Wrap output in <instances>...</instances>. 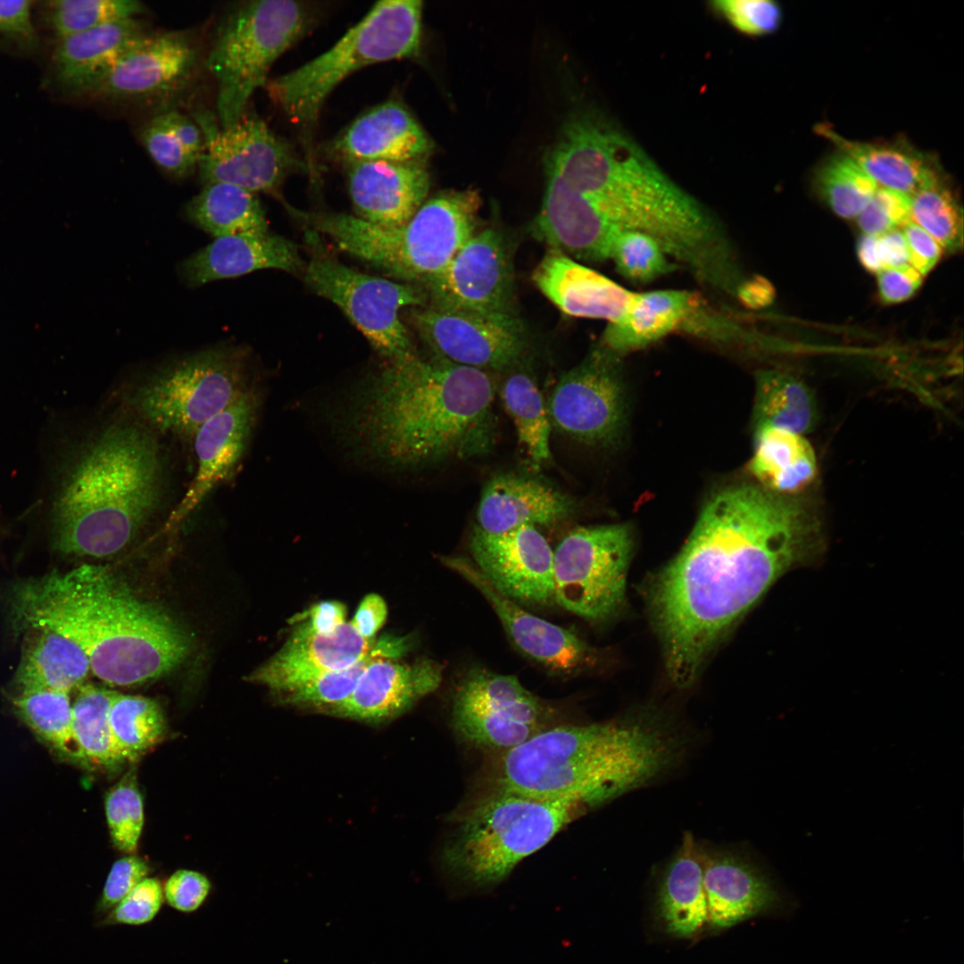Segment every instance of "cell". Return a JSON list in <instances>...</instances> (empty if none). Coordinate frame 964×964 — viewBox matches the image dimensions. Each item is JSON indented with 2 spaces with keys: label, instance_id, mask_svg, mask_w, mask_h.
<instances>
[{
  "label": "cell",
  "instance_id": "1",
  "mask_svg": "<svg viewBox=\"0 0 964 964\" xmlns=\"http://www.w3.org/2000/svg\"><path fill=\"white\" fill-rule=\"evenodd\" d=\"M823 552L821 522L797 495L750 485L713 494L650 588L671 680L688 686L729 626L781 576L814 565Z\"/></svg>",
  "mask_w": 964,
  "mask_h": 964
},
{
  "label": "cell",
  "instance_id": "2",
  "mask_svg": "<svg viewBox=\"0 0 964 964\" xmlns=\"http://www.w3.org/2000/svg\"><path fill=\"white\" fill-rule=\"evenodd\" d=\"M490 372L416 353L386 364L350 396L345 428L372 457L414 468L489 450Z\"/></svg>",
  "mask_w": 964,
  "mask_h": 964
},
{
  "label": "cell",
  "instance_id": "3",
  "mask_svg": "<svg viewBox=\"0 0 964 964\" xmlns=\"http://www.w3.org/2000/svg\"><path fill=\"white\" fill-rule=\"evenodd\" d=\"M19 628L44 627L74 642L103 682L130 686L159 677L186 657L185 634L104 567L85 564L21 583L12 601Z\"/></svg>",
  "mask_w": 964,
  "mask_h": 964
},
{
  "label": "cell",
  "instance_id": "4",
  "mask_svg": "<svg viewBox=\"0 0 964 964\" xmlns=\"http://www.w3.org/2000/svg\"><path fill=\"white\" fill-rule=\"evenodd\" d=\"M681 750L678 735L641 719L548 727L500 753L493 788L587 809L645 785Z\"/></svg>",
  "mask_w": 964,
  "mask_h": 964
},
{
  "label": "cell",
  "instance_id": "5",
  "mask_svg": "<svg viewBox=\"0 0 964 964\" xmlns=\"http://www.w3.org/2000/svg\"><path fill=\"white\" fill-rule=\"evenodd\" d=\"M162 464L155 438L143 426L105 427L83 450L58 496L57 550L105 558L126 548L161 507Z\"/></svg>",
  "mask_w": 964,
  "mask_h": 964
},
{
  "label": "cell",
  "instance_id": "6",
  "mask_svg": "<svg viewBox=\"0 0 964 964\" xmlns=\"http://www.w3.org/2000/svg\"><path fill=\"white\" fill-rule=\"evenodd\" d=\"M480 204L474 189L445 191L394 228L348 214L298 215L341 250L391 277L424 284L444 270L476 233Z\"/></svg>",
  "mask_w": 964,
  "mask_h": 964
},
{
  "label": "cell",
  "instance_id": "7",
  "mask_svg": "<svg viewBox=\"0 0 964 964\" xmlns=\"http://www.w3.org/2000/svg\"><path fill=\"white\" fill-rule=\"evenodd\" d=\"M586 810L577 803L492 788L459 821L445 847L444 864L466 885H497Z\"/></svg>",
  "mask_w": 964,
  "mask_h": 964
},
{
  "label": "cell",
  "instance_id": "8",
  "mask_svg": "<svg viewBox=\"0 0 964 964\" xmlns=\"http://www.w3.org/2000/svg\"><path fill=\"white\" fill-rule=\"evenodd\" d=\"M421 18L419 0L377 3L328 50L266 83L270 99L308 133L328 95L346 77L368 65L418 54Z\"/></svg>",
  "mask_w": 964,
  "mask_h": 964
},
{
  "label": "cell",
  "instance_id": "9",
  "mask_svg": "<svg viewBox=\"0 0 964 964\" xmlns=\"http://www.w3.org/2000/svg\"><path fill=\"white\" fill-rule=\"evenodd\" d=\"M310 14L299 2L262 0L242 3L224 15L204 62L217 83L220 127L245 115L275 61L305 33Z\"/></svg>",
  "mask_w": 964,
  "mask_h": 964
},
{
  "label": "cell",
  "instance_id": "10",
  "mask_svg": "<svg viewBox=\"0 0 964 964\" xmlns=\"http://www.w3.org/2000/svg\"><path fill=\"white\" fill-rule=\"evenodd\" d=\"M244 352L220 346L176 359L145 377L131 391L132 410L155 430L195 435L211 418L251 389Z\"/></svg>",
  "mask_w": 964,
  "mask_h": 964
},
{
  "label": "cell",
  "instance_id": "11",
  "mask_svg": "<svg viewBox=\"0 0 964 964\" xmlns=\"http://www.w3.org/2000/svg\"><path fill=\"white\" fill-rule=\"evenodd\" d=\"M632 544L624 524L569 532L553 551L554 602L591 621L616 614L625 601Z\"/></svg>",
  "mask_w": 964,
  "mask_h": 964
},
{
  "label": "cell",
  "instance_id": "12",
  "mask_svg": "<svg viewBox=\"0 0 964 964\" xmlns=\"http://www.w3.org/2000/svg\"><path fill=\"white\" fill-rule=\"evenodd\" d=\"M304 279L313 292L337 304L387 361L416 353L399 312L425 302L426 295L417 287L359 272L326 256L310 261Z\"/></svg>",
  "mask_w": 964,
  "mask_h": 964
},
{
  "label": "cell",
  "instance_id": "13",
  "mask_svg": "<svg viewBox=\"0 0 964 964\" xmlns=\"http://www.w3.org/2000/svg\"><path fill=\"white\" fill-rule=\"evenodd\" d=\"M548 712L515 676L486 669L469 670L452 702V726L464 743L507 752L548 728Z\"/></svg>",
  "mask_w": 964,
  "mask_h": 964
},
{
  "label": "cell",
  "instance_id": "14",
  "mask_svg": "<svg viewBox=\"0 0 964 964\" xmlns=\"http://www.w3.org/2000/svg\"><path fill=\"white\" fill-rule=\"evenodd\" d=\"M204 138L197 169L203 185L227 183L251 193H273L305 164L292 146L257 117L220 127L209 112L195 114Z\"/></svg>",
  "mask_w": 964,
  "mask_h": 964
},
{
  "label": "cell",
  "instance_id": "15",
  "mask_svg": "<svg viewBox=\"0 0 964 964\" xmlns=\"http://www.w3.org/2000/svg\"><path fill=\"white\" fill-rule=\"evenodd\" d=\"M620 356L601 343L558 381L547 406L551 424L586 445H607L621 434L625 401Z\"/></svg>",
  "mask_w": 964,
  "mask_h": 964
},
{
  "label": "cell",
  "instance_id": "16",
  "mask_svg": "<svg viewBox=\"0 0 964 964\" xmlns=\"http://www.w3.org/2000/svg\"><path fill=\"white\" fill-rule=\"evenodd\" d=\"M413 323L434 356L485 371L508 370L525 356L528 331L515 312L440 311L412 312Z\"/></svg>",
  "mask_w": 964,
  "mask_h": 964
},
{
  "label": "cell",
  "instance_id": "17",
  "mask_svg": "<svg viewBox=\"0 0 964 964\" xmlns=\"http://www.w3.org/2000/svg\"><path fill=\"white\" fill-rule=\"evenodd\" d=\"M200 52L189 30L147 31L89 91L113 103L164 104L192 81Z\"/></svg>",
  "mask_w": 964,
  "mask_h": 964
},
{
  "label": "cell",
  "instance_id": "18",
  "mask_svg": "<svg viewBox=\"0 0 964 964\" xmlns=\"http://www.w3.org/2000/svg\"><path fill=\"white\" fill-rule=\"evenodd\" d=\"M424 285L436 310L515 312L511 253L503 234L493 227L475 233Z\"/></svg>",
  "mask_w": 964,
  "mask_h": 964
},
{
  "label": "cell",
  "instance_id": "19",
  "mask_svg": "<svg viewBox=\"0 0 964 964\" xmlns=\"http://www.w3.org/2000/svg\"><path fill=\"white\" fill-rule=\"evenodd\" d=\"M469 546L478 570L514 602L532 605L554 602L553 551L535 526L498 534L476 526Z\"/></svg>",
  "mask_w": 964,
  "mask_h": 964
},
{
  "label": "cell",
  "instance_id": "20",
  "mask_svg": "<svg viewBox=\"0 0 964 964\" xmlns=\"http://www.w3.org/2000/svg\"><path fill=\"white\" fill-rule=\"evenodd\" d=\"M440 561L480 592L516 647L530 659L563 674L578 671L592 662V649L578 635L520 607L497 590L471 560L442 556Z\"/></svg>",
  "mask_w": 964,
  "mask_h": 964
},
{
  "label": "cell",
  "instance_id": "21",
  "mask_svg": "<svg viewBox=\"0 0 964 964\" xmlns=\"http://www.w3.org/2000/svg\"><path fill=\"white\" fill-rule=\"evenodd\" d=\"M378 639L362 636L345 622L322 635L304 622L295 628L283 646L246 678L284 693L328 672L346 669L368 655Z\"/></svg>",
  "mask_w": 964,
  "mask_h": 964
},
{
  "label": "cell",
  "instance_id": "22",
  "mask_svg": "<svg viewBox=\"0 0 964 964\" xmlns=\"http://www.w3.org/2000/svg\"><path fill=\"white\" fill-rule=\"evenodd\" d=\"M260 399L252 388L204 423L194 435L196 470L171 516L179 522L235 471L245 452Z\"/></svg>",
  "mask_w": 964,
  "mask_h": 964
},
{
  "label": "cell",
  "instance_id": "23",
  "mask_svg": "<svg viewBox=\"0 0 964 964\" xmlns=\"http://www.w3.org/2000/svg\"><path fill=\"white\" fill-rule=\"evenodd\" d=\"M349 194L356 217L386 228L407 222L429 188L425 162H359L347 164Z\"/></svg>",
  "mask_w": 964,
  "mask_h": 964
},
{
  "label": "cell",
  "instance_id": "24",
  "mask_svg": "<svg viewBox=\"0 0 964 964\" xmlns=\"http://www.w3.org/2000/svg\"><path fill=\"white\" fill-rule=\"evenodd\" d=\"M443 669L442 664L429 659L401 663L395 659L376 658L334 715L370 723L393 719L435 691L442 681Z\"/></svg>",
  "mask_w": 964,
  "mask_h": 964
},
{
  "label": "cell",
  "instance_id": "25",
  "mask_svg": "<svg viewBox=\"0 0 964 964\" xmlns=\"http://www.w3.org/2000/svg\"><path fill=\"white\" fill-rule=\"evenodd\" d=\"M333 157L359 162H425L433 142L399 102L381 104L351 123L329 145Z\"/></svg>",
  "mask_w": 964,
  "mask_h": 964
},
{
  "label": "cell",
  "instance_id": "26",
  "mask_svg": "<svg viewBox=\"0 0 964 964\" xmlns=\"http://www.w3.org/2000/svg\"><path fill=\"white\" fill-rule=\"evenodd\" d=\"M532 280L564 314L603 320L608 324L625 313L635 295L601 273L553 250H549L536 267Z\"/></svg>",
  "mask_w": 964,
  "mask_h": 964
},
{
  "label": "cell",
  "instance_id": "27",
  "mask_svg": "<svg viewBox=\"0 0 964 964\" xmlns=\"http://www.w3.org/2000/svg\"><path fill=\"white\" fill-rule=\"evenodd\" d=\"M619 229L589 203L546 182L533 231L549 250L576 261H604Z\"/></svg>",
  "mask_w": 964,
  "mask_h": 964
},
{
  "label": "cell",
  "instance_id": "28",
  "mask_svg": "<svg viewBox=\"0 0 964 964\" xmlns=\"http://www.w3.org/2000/svg\"><path fill=\"white\" fill-rule=\"evenodd\" d=\"M302 265L293 242L269 232H246L215 238L184 260L179 271L189 286L198 287L262 269L294 272Z\"/></svg>",
  "mask_w": 964,
  "mask_h": 964
},
{
  "label": "cell",
  "instance_id": "29",
  "mask_svg": "<svg viewBox=\"0 0 964 964\" xmlns=\"http://www.w3.org/2000/svg\"><path fill=\"white\" fill-rule=\"evenodd\" d=\"M703 886L708 923L729 928L772 910L779 898L771 882L755 866L728 852H704Z\"/></svg>",
  "mask_w": 964,
  "mask_h": 964
},
{
  "label": "cell",
  "instance_id": "30",
  "mask_svg": "<svg viewBox=\"0 0 964 964\" xmlns=\"http://www.w3.org/2000/svg\"><path fill=\"white\" fill-rule=\"evenodd\" d=\"M570 498L537 479L503 474L489 480L478 508V527L498 534L524 525H549L573 511Z\"/></svg>",
  "mask_w": 964,
  "mask_h": 964
},
{
  "label": "cell",
  "instance_id": "31",
  "mask_svg": "<svg viewBox=\"0 0 964 964\" xmlns=\"http://www.w3.org/2000/svg\"><path fill=\"white\" fill-rule=\"evenodd\" d=\"M147 31L132 18L59 38L54 54L57 80L70 89L90 90Z\"/></svg>",
  "mask_w": 964,
  "mask_h": 964
},
{
  "label": "cell",
  "instance_id": "32",
  "mask_svg": "<svg viewBox=\"0 0 964 964\" xmlns=\"http://www.w3.org/2000/svg\"><path fill=\"white\" fill-rule=\"evenodd\" d=\"M703 864L704 852L693 835L686 832L657 891L655 914L666 935L692 938L708 922Z\"/></svg>",
  "mask_w": 964,
  "mask_h": 964
},
{
  "label": "cell",
  "instance_id": "33",
  "mask_svg": "<svg viewBox=\"0 0 964 964\" xmlns=\"http://www.w3.org/2000/svg\"><path fill=\"white\" fill-rule=\"evenodd\" d=\"M700 300L683 290H656L635 293L625 313L607 324L601 344L615 354L642 349L669 334L686 328L692 320Z\"/></svg>",
  "mask_w": 964,
  "mask_h": 964
},
{
  "label": "cell",
  "instance_id": "34",
  "mask_svg": "<svg viewBox=\"0 0 964 964\" xmlns=\"http://www.w3.org/2000/svg\"><path fill=\"white\" fill-rule=\"evenodd\" d=\"M816 132L852 158L877 184L911 195L943 173L937 159L907 140L860 142L842 137L827 124Z\"/></svg>",
  "mask_w": 964,
  "mask_h": 964
},
{
  "label": "cell",
  "instance_id": "35",
  "mask_svg": "<svg viewBox=\"0 0 964 964\" xmlns=\"http://www.w3.org/2000/svg\"><path fill=\"white\" fill-rule=\"evenodd\" d=\"M750 470L762 488L795 496L812 484L818 463L812 446L802 435L759 426L755 427Z\"/></svg>",
  "mask_w": 964,
  "mask_h": 964
},
{
  "label": "cell",
  "instance_id": "36",
  "mask_svg": "<svg viewBox=\"0 0 964 964\" xmlns=\"http://www.w3.org/2000/svg\"><path fill=\"white\" fill-rule=\"evenodd\" d=\"M15 681L23 690L50 689L70 693L91 671L82 649L69 638L44 627L29 629Z\"/></svg>",
  "mask_w": 964,
  "mask_h": 964
},
{
  "label": "cell",
  "instance_id": "37",
  "mask_svg": "<svg viewBox=\"0 0 964 964\" xmlns=\"http://www.w3.org/2000/svg\"><path fill=\"white\" fill-rule=\"evenodd\" d=\"M186 214L215 238L246 232H268L256 194L227 183L204 184L186 206Z\"/></svg>",
  "mask_w": 964,
  "mask_h": 964
},
{
  "label": "cell",
  "instance_id": "38",
  "mask_svg": "<svg viewBox=\"0 0 964 964\" xmlns=\"http://www.w3.org/2000/svg\"><path fill=\"white\" fill-rule=\"evenodd\" d=\"M755 427L769 426L804 435L818 421L814 394L785 371L762 370L756 378Z\"/></svg>",
  "mask_w": 964,
  "mask_h": 964
},
{
  "label": "cell",
  "instance_id": "39",
  "mask_svg": "<svg viewBox=\"0 0 964 964\" xmlns=\"http://www.w3.org/2000/svg\"><path fill=\"white\" fill-rule=\"evenodd\" d=\"M513 367L502 385V401L514 424L519 444L530 463L538 467L551 458V422L547 407L528 371L514 370Z\"/></svg>",
  "mask_w": 964,
  "mask_h": 964
},
{
  "label": "cell",
  "instance_id": "40",
  "mask_svg": "<svg viewBox=\"0 0 964 964\" xmlns=\"http://www.w3.org/2000/svg\"><path fill=\"white\" fill-rule=\"evenodd\" d=\"M71 704V729L79 760L105 769L118 768L125 760L114 740L109 710L115 692L82 684Z\"/></svg>",
  "mask_w": 964,
  "mask_h": 964
},
{
  "label": "cell",
  "instance_id": "41",
  "mask_svg": "<svg viewBox=\"0 0 964 964\" xmlns=\"http://www.w3.org/2000/svg\"><path fill=\"white\" fill-rule=\"evenodd\" d=\"M411 646L409 636H383L376 647L352 666L320 675L301 686L281 693L287 703L312 707L334 714L353 694L369 663L378 657L397 659Z\"/></svg>",
  "mask_w": 964,
  "mask_h": 964
},
{
  "label": "cell",
  "instance_id": "42",
  "mask_svg": "<svg viewBox=\"0 0 964 964\" xmlns=\"http://www.w3.org/2000/svg\"><path fill=\"white\" fill-rule=\"evenodd\" d=\"M112 732L124 760H136L159 743L166 725L158 703L147 697L114 693L109 710Z\"/></svg>",
  "mask_w": 964,
  "mask_h": 964
},
{
  "label": "cell",
  "instance_id": "43",
  "mask_svg": "<svg viewBox=\"0 0 964 964\" xmlns=\"http://www.w3.org/2000/svg\"><path fill=\"white\" fill-rule=\"evenodd\" d=\"M813 181L822 200L844 219L856 218L878 188L871 177L838 150L816 168Z\"/></svg>",
  "mask_w": 964,
  "mask_h": 964
},
{
  "label": "cell",
  "instance_id": "44",
  "mask_svg": "<svg viewBox=\"0 0 964 964\" xmlns=\"http://www.w3.org/2000/svg\"><path fill=\"white\" fill-rule=\"evenodd\" d=\"M13 706L22 721L45 743L62 755L78 759L69 693L23 690L13 699Z\"/></svg>",
  "mask_w": 964,
  "mask_h": 964
},
{
  "label": "cell",
  "instance_id": "45",
  "mask_svg": "<svg viewBox=\"0 0 964 964\" xmlns=\"http://www.w3.org/2000/svg\"><path fill=\"white\" fill-rule=\"evenodd\" d=\"M910 196V220L927 231L944 250L962 245V215L942 173Z\"/></svg>",
  "mask_w": 964,
  "mask_h": 964
},
{
  "label": "cell",
  "instance_id": "46",
  "mask_svg": "<svg viewBox=\"0 0 964 964\" xmlns=\"http://www.w3.org/2000/svg\"><path fill=\"white\" fill-rule=\"evenodd\" d=\"M49 5V21L59 38L136 18L145 10L137 0H58Z\"/></svg>",
  "mask_w": 964,
  "mask_h": 964
},
{
  "label": "cell",
  "instance_id": "47",
  "mask_svg": "<svg viewBox=\"0 0 964 964\" xmlns=\"http://www.w3.org/2000/svg\"><path fill=\"white\" fill-rule=\"evenodd\" d=\"M619 272L636 283L650 282L673 270L661 245L652 237L619 229L612 241L610 257Z\"/></svg>",
  "mask_w": 964,
  "mask_h": 964
},
{
  "label": "cell",
  "instance_id": "48",
  "mask_svg": "<svg viewBox=\"0 0 964 964\" xmlns=\"http://www.w3.org/2000/svg\"><path fill=\"white\" fill-rule=\"evenodd\" d=\"M105 815L112 841L122 852L137 847L144 824L143 799L136 771H128L105 797Z\"/></svg>",
  "mask_w": 964,
  "mask_h": 964
},
{
  "label": "cell",
  "instance_id": "49",
  "mask_svg": "<svg viewBox=\"0 0 964 964\" xmlns=\"http://www.w3.org/2000/svg\"><path fill=\"white\" fill-rule=\"evenodd\" d=\"M140 137L153 161L172 177H187L197 168L199 159L187 149L175 132L167 110L145 124Z\"/></svg>",
  "mask_w": 964,
  "mask_h": 964
},
{
  "label": "cell",
  "instance_id": "50",
  "mask_svg": "<svg viewBox=\"0 0 964 964\" xmlns=\"http://www.w3.org/2000/svg\"><path fill=\"white\" fill-rule=\"evenodd\" d=\"M163 903L162 885L157 878L147 877L99 919V926L146 925L155 919Z\"/></svg>",
  "mask_w": 964,
  "mask_h": 964
},
{
  "label": "cell",
  "instance_id": "51",
  "mask_svg": "<svg viewBox=\"0 0 964 964\" xmlns=\"http://www.w3.org/2000/svg\"><path fill=\"white\" fill-rule=\"evenodd\" d=\"M910 212L909 195L881 187L856 218L863 234L878 237L902 228L910 221Z\"/></svg>",
  "mask_w": 964,
  "mask_h": 964
},
{
  "label": "cell",
  "instance_id": "52",
  "mask_svg": "<svg viewBox=\"0 0 964 964\" xmlns=\"http://www.w3.org/2000/svg\"><path fill=\"white\" fill-rule=\"evenodd\" d=\"M712 4L731 26L748 36L773 33L782 21L780 6L770 0H719Z\"/></svg>",
  "mask_w": 964,
  "mask_h": 964
},
{
  "label": "cell",
  "instance_id": "53",
  "mask_svg": "<svg viewBox=\"0 0 964 964\" xmlns=\"http://www.w3.org/2000/svg\"><path fill=\"white\" fill-rule=\"evenodd\" d=\"M149 872V864L138 856L130 855L116 860L109 871L95 907V913L99 919L147 877Z\"/></svg>",
  "mask_w": 964,
  "mask_h": 964
},
{
  "label": "cell",
  "instance_id": "54",
  "mask_svg": "<svg viewBox=\"0 0 964 964\" xmlns=\"http://www.w3.org/2000/svg\"><path fill=\"white\" fill-rule=\"evenodd\" d=\"M164 902L173 910L190 914L200 910L212 891L210 879L203 873L179 869L162 885Z\"/></svg>",
  "mask_w": 964,
  "mask_h": 964
},
{
  "label": "cell",
  "instance_id": "55",
  "mask_svg": "<svg viewBox=\"0 0 964 964\" xmlns=\"http://www.w3.org/2000/svg\"><path fill=\"white\" fill-rule=\"evenodd\" d=\"M32 2L0 1V39L24 49H34L37 37L31 20Z\"/></svg>",
  "mask_w": 964,
  "mask_h": 964
},
{
  "label": "cell",
  "instance_id": "56",
  "mask_svg": "<svg viewBox=\"0 0 964 964\" xmlns=\"http://www.w3.org/2000/svg\"><path fill=\"white\" fill-rule=\"evenodd\" d=\"M921 283L922 276L910 264L885 269L877 273L879 297L888 304L910 298Z\"/></svg>",
  "mask_w": 964,
  "mask_h": 964
},
{
  "label": "cell",
  "instance_id": "57",
  "mask_svg": "<svg viewBox=\"0 0 964 964\" xmlns=\"http://www.w3.org/2000/svg\"><path fill=\"white\" fill-rule=\"evenodd\" d=\"M902 232L907 245L909 264L921 276H925L939 261L941 246L927 231L911 220L902 227Z\"/></svg>",
  "mask_w": 964,
  "mask_h": 964
},
{
  "label": "cell",
  "instance_id": "58",
  "mask_svg": "<svg viewBox=\"0 0 964 964\" xmlns=\"http://www.w3.org/2000/svg\"><path fill=\"white\" fill-rule=\"evenodd\" d=\"M345 617L346 609L342 602L324 601L296 615L295 621L304 622L316 633L328 635L345 622Z\"/></svg>",
  "mask_w": 964,
  "mask_h": 964
},
{
  "label": "cell",
  "instance_id": "59",
  "mask_svg": "<svg viewBox=\"0 0 964 964\" xmlns=\"http://www.w3.org/2000/svg\"><path fill=\"white\" fill-rule=\"evenodd\" d=\"M386 614L383 598L377 594H369L360 602L350 623L362 636L371 639L385 623Z\"/></svg>",
  "mask_w": 964,
  "mask_h": 964
},
{
  "label": "cell",
  "instance_id": "60",
  "mask_svg": "<svg viewBox=\"0 0 964 964\" xmlns=\"http://www.w3.org/2000/svg\"><path fill=\"white\" fill-rule=\"evenodd\" d=\"M877 245L885 269L909 265L907 245L901 230L893 229L880 235Z\"/></svg>",
  "mask_w": 964,
  "mask_h": 964
},
{
  "label": "cell",
  "instance_id": "61",
  "mask_svg": "<svg viewBox=\"0 0 964 964\" xmlns=\"http://www.w3.org/2000/svg\"><path fill=\"white\" fill-rule=\"evenodd\" d=\"M774 290L769 282L762 278H746L739 288L736 298L749 307H763L769 304Z\"/></svg>",
  "mask_w": 964,
  "mask_h": 964
},
{
  "label": "cell",
  "instance_id": "62",
  "mask_svg": "<svg viewBox=\"0 0 964 964\" xmlns=\"http://www.w3.org/2000/svg\"><path fill=\"white\" fill-rule=\"evenodd\" d=\"M857 255L866 270L878 273L885 270L879 255L877 237L862 234L857 243Z\"/></svg>",
  "mask_w": 964,
  "mask_h": 964
}]
</instances>
